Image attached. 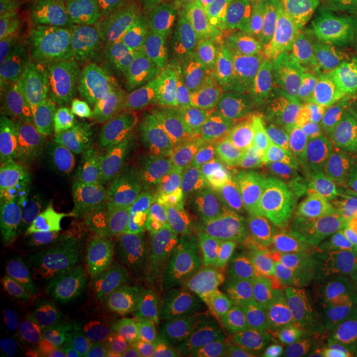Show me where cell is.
<instances>
[{"mask_svg": "<svg viewBox=\"0 0 357 357\" xmlns=\"http://www.w3.org/2000/svg\"><path fill=\"white\" fill-rule=\"evenodd\" d=\"M130 4L149 50L190 51L204 35L193 0H132Z\"/></svg>", "mask_w": 357, "mask_h": 357, "instance_id": "cell-16", "label": "cell"}, {"mask_svg": "<svg viewBox=\"0 0 357 357\" xmlns=\"http://www.w3.org/2000/svg\"><path fill=\"white\" fill-rule=\"evenodd\" d=\"M57 1H64V3H68V1H72V0H57ZM125 1H132V0H125Z\"/></svg>", "mask_w": 357, "mask_h": 357, "instance_id": "cell-44", "label": "cell"}, {"mask_svg": "<svg viewBox=\"0 0 357 357\" xmlns=\"http://www.w3.org/2000/svg\"><path fill=\"white\" fill-rule=\"evenodd\" d=\"M35 265L31 243L8 229L0 234V323L35 319Z\"/></svg>", "mask_w": 357, "mask_h": 357, "instance_id": "cell-21", "label": "cell"}, {"mask_svg": "<svg viewBox=\"0 0 357 357\" xmlns=\"http://www.w3.org/2000/svg\"><path fill=\"white\" fill-rule=\"evenodd\" d=\"M337 0H282L283 10L290 26H301L311 15L331 6Z\"/></svg>", "mask_w": 357, "mask_h": 357, "instance_id": "cell-38", "label": "cell"}, {"mask_svg": "<svg viewBox=\"0 0 357 357\" xmlns=\"http://www.w3.org/2000/svg\"><path fill=\"white\" fill-rule=\"evenodd\" d=\"M193 3L204 35H211L261 6L262 0H193Z\"/></svg>", "mask_w": 357, "mask_h": 357, "instance_id": "cell-34", "label": "cell"}, {"mask_svg": "<svg viewBox=\"0 0 357 357\" xmlns=\"http://www.w3.org/2000/svg\"><path fill=\"white\" fill-rule=\"evenodd\" d=\"M317 167L315 153L289 171L258 184L250 193L245 221L281 220L299 209L312 208Z\"/></svg>", "mask_w": 357, "mask_h": 357, "instance_id": "cell-22", "label": "cell"}, {"mask_svg": "<svg viewBox=\"0 0 357 357\" xmlns=\"http://www.w3.org/2000/svg\"><path fill=\"white\" fill-rule=\"evenodd\" d=\"M3 229L29 241L65 243L64 217L38 176L36 166L15 167L1 172Z\"/></svg>", "mask_w": 357, "mask_h": 357, "instance_id": "cell-11", "label": "cell"}, {"mask_svg": "<svg viewBox=\"0 0 357 357\" xmlns=\"http://www.w3.org/2000/svg\"><path fill=\"white\" fill-rule=\"evenodd\" d=\"M348 10H349V13H352V16L356 19L357 17V0H349V3H348V7H347Z\"/></svg>", "mask_w": 357, "mask_h": 357, "instance_id": "cell-43", "label": "cell"}, {"mask_svg": "<svg viewBox=\"0 0 357 357\" xmlns=\"http://www.w3.org/2000/svg\"><path fill=\"white\" fill-rule=\"evenodd\" d=\"M265 270L250 281L213 298L205 310L202 357H228L250 331L257 310L268 293Z\"/></svg>", "mask_w": 357, "mask_h": 357, "instance_id": "cell-15", "label": "cell"}, {"mask_svg": "<svg viewBox=\"0 0 357 357\" xmlns=\"http://www.w3.org/2000/svg\"><path fill=\"white\" fill-rule=\"evenodd\" d=\"M355 17L345 7L327 6L296 26L298 60L335 76L354 36Z\"/></svg>", "mask_w": 357, "mask_h": 357, "instance_id": "cell-18", "label": "cell"}, {"mask_svg": "<svg viewBox=\"0 0 357 357\" xmlns=\"http://www.w3.org/2000/svg\"><path fill=\"white\" fill-rule=\"evenodd\" d=\"M281 26L275 10L261 4L200 38L190 51L208 88L216 90L240 82Z\"/></svg>", "mask_w": 357, "mask_h": 357, "instance_id": "cell-6", "label": "cell"}, {"mask_svg": "<svg viewBox=\"0 0 357 357\" xmlns=\"http://www.w3.org/2000/svg\"><path fill=\"white\" fill-rule=\"evenodd\" d=\"M187 262L181 249L171 243L153 245L141 258L113 268L107 282L119 286L147 307H166L183 294Z\"/></svg>", "mask_w": 357, "mask_h": 357, "instance_id": "cell-14", "label": "cell"}, {"mask_svg": "<svg viewBox=\"0 0 357 357\" xmlns=\"http://www.w3.org/2000/svg\"><path fill=\"white\" fill-rule=\"evenodd\" d=\"M296 65L295 38L289 29L281 26L248 69L241 82L268 102L284 101Z\"/></svg>", "mask_w": 357, "mask_h": 357, "instance_id": "cell-27", "label": "cell"}, {"mask_svg": "<svg viewBox=\"0 0 357 357\" xmlns=\"http://www.w3.org/2000/svg\"><path fill=\"white\" fill-rule=\"evenodd\" d=\"M142 221L149 229L167 237L183 236L185 230L178 206L156 197H149L143 203Z\"/></svg>", "mask_w": 357, "mask_h": 357, "instance_id": "cell-35", "label": "cell"}, {"mask_svg": "<svg viewBox=\"0 0 357 357\" xmlns=\"http://www.w3.org/2000/svg\"><path fill=\"white\" fill-rule=\"evenodd\" d=\"M281 280L295 308L337 315L348 289L311 233L294 227L278 250Z\"/></svg>", "mask_w": 357, "mask_h": 357, "instance_id": "cell-7", "label": "cell"}, {"mask_svg": "<svg viewBox=\"0 0 357 357\" xmlns=\"http://www.w3.org/2000/svg\"><path fill=\"white\" fill-rule=\"evenodd\" d=\"M53 86L61 116L91 131L146 118L139 57L64 51Z\"/></svg>", "mask_w": 357, "mask_h": 357, "instance_id": "cell-1", "label": "cell"}, {"mask_svg": "<svg viewBox=\"0 0 357 357\" xmlns=\"http://www.w3.org/2000/svg\"><path fill=\"white\" fill-rule=\"evenodd\" d=\"M277 245V234L266 221L250 220L209 245L197 268V289L203 296L220 294L250 281Z\"/></svg>", "mask_w": 357, "mask_h": 357, "instance_id": "cell-9", "label": "cell"}, {"mask_svg": "<svg viewBox=\"0 0 357 357\" xmlns=\"http://www.w3.org/2000/svg\"><path fill=\"white\" fill-rule=\"evenodd\" d=\"M153 248L149 228L132 213H121L110 225L107 238V264L110 270L132 262Z\"/></svg>", "mask_w": 357, "mask_h": 357, "instance_id": "cell-31", "label": "cell"}, {"mask_svg": "<svg viewBox=\"0 0 357 357\" xmlns=\"http://www.w3.org/2000/svg\"><path fill=\"white\" fill-rule=\"evenodd\" d=\"M318 155L312 208L321 213L354 215V126L336 128L323 142Z\"/></svg>", "mask_w": 357, "mask_h": 357, "instance_id": "cell-20", "label": "cell"}, {"mask_svg": "<svg viewBox=\"0 0 357 357\" xmlns=\"http://www.w3.org/2000/svg\"><path fill=\"white\" fill-rule=\"evenodd\" d=\"M324 357H357V335L347 331L344 337Z\"/></svg>", "mask_w": 357, "mask_h": 357, "instance_id": "cell-41", "label": "cell"}, {"mask_svg": "<svg viewBox=\"0 0 357 357\" xmlns=\"http://www.w3.org/2000/svg\"><path fill=\"white\" fill-rule=\"evenodd\" d=\"M41 77L35 64L0 78V126L3 128L38 88Z\"/></svg>", "mask_w": 357, "mask_h": 357, "instance_id": "cell-33", "label": "cell"}, {"mask_svg": "<svg viewBox=\"0 0 357 357\" xmlns=\"http://www.w3.org/2000/svg\"><path fill=\"white\" fill-rule=\"evenodd\" d=\"M228 357H281L275 337L262 330H252Z\"/></svg>", "mask_w": 357, "mask_h": 357, "instance_id": "cell-37", "label": "cell"}, {"mask_svg": "<svg viewBox=\"0 0 357 357\" xmlns=\"http://www.w3.org/2000/svg\"><path fill=\"white\" fill-rule=\"evenodd\" d=\"M234 169L229 158L190 125L171 128L160 143L155 181L168 202L187 213Z\"/></svg>", "mask_w": 357, "mask_h": 357, "instance_id": "cell-3", "label": "cell"}, {"mask_svg": "<svg viewBox=\"0 0 357 357\" xmlns=\"http://www.w3.org/2000/svg\"><path fill=\"white\" fill-rule=\"evenodd\" d=\"M113 208L96 195L66 224L65 245L81 268L98 271L107 262V238Z\"/></svg>", "mask_w": 357, "mask_h": 357, "instance_id": "cell-26", "label": "cell"}, {"mask_svg": "<svg viewBox=\"0 0 357 357\" xmlns=\"http://www.w3.org/2000/svg\"><path fill=\"white\" fill-rule=\"evenodd\" d=\"M321 144L323 141L294 114L286 100L275 102L249 153L252 176L257 184H262L312 156Z\"/></svg>", "mask_w": 357, "mask_h": 357, "instance_id": "cell-12", "label": "cell"}, {"mask_svg": "<svg viewBox=\"0 0 357 357\" xmlns=\"http://www.w3.org/2000/svg\"><path fill=\"white\" fill-rule=\"evenodd\" d=\"M35 166L65 224L97 195L98 165L89 128L61 118Z\"/></svg>", "mask_w": 357, "mask_h": 357, "instance_id": "cell-4", "label": "cell"}, {"mask_svg": "<svg viewBox=\"0 0 357 357\" xmlns=\"http://www.w3.org/2000/svg\"><path fill=\"white\" fill-rule=\"evenodd\" d=\"M345 333L339 314L294 308L280 312L274 337L281 357H324Z\"/></svg>", "mask_w": 357, "mask_h": 357, "instance_id": "cell-23", "label": "cell"}, {"mask_svg": "<svg viewBox=\"0 0 357 357\" xmlns=\"http://www.w3.org/2000/svg\"><path fill=\"white\" fill-rule=\"evenodd\" d=\"M354 143H355V155H354V180H352V202L355 213L357 215V125L354 126Z\"/></svg>", "mask_w": 357, "mask_h": 357, "instance_id": "cell-42", "label": "cell"}, {"mask_svg": "<svg viewBox=\"0 0 357 357\" xmlns=\"http://www.w3.org/2000/svg\"><path fill=\"white\" fill-rule=\"evenodd\" d=\"M332 77L298 60L286 93V102L294 114L323 142L331 138L336 131L337 105L332 88Z\"/></svg>", "mask_w": 357, "mask_h": 357, "instance_id": "cell-24", "label": "cell"}, {"mask_svg": "<svg viewBox=\"0 0 357 357\" xmlns=\"http://www.w3.org/2000/svg\"><path fill=\"white\" fill-rule=\"evenodd\" d=\"M0 357H63L50 330L31 320L17 319L1 327Z\"/></svg>", "mask_w": 357, "mask_h": 357, "instance_id": "cell-30", "label": "cell"}, {"mask_svg": "<svg viewBox=\"0 0 357 357\" xmlns=\"http://www.w3.org/2000/svg\"><path fill=\"white\" fill-rule=\"evenodd\" d=\"M205 310L181 294L165 307L153 357H202Z\"/></svg>", "mask_w": 357, "mask_h": 357, "instance_id": "cell-28", "label": "cell"}, {"mask_svg": "<svg viewBox=\"0 0 357 357\" xmlns=\"http://www.w3.org/2000/svg\"><path fill=\"white\" fill-rule=\"evenodd\" d=\"M352 217H354V221H355V224H356L357 228V215H352Z\"/></svg>", "mask_w": 357, "mask_h": 357, "instance_id": "cell-45", "label": "cell"}, {"mask_svg": "<svg viewBox=\"0 0 357 357\" xmlns=\"http://www.w3.org/2000/svg\"><path fill=\"white\" fill-rule=\"evenodd\" d=\"M274 103L257 96L241 81L211 90L206 109L221 135L237 149L250 153L268 123Z\"/></svg>", "mask_w": 357, "mask_h": 357, "instance_id": "cell-19", "label": "cell"}, {"mask_svg": "<svg viewBox=\"0 0 357 357\" xmlns=\"http://www.w3.org/2000/svg\"><path fill=\"white\" fill-rule=\"evenodd\" d=\"M343 278L348 293L357 290V228L352 215L323 213L303 224Z\"/></svg>", "mask_w": 357, "mask_h": 357, "instance_id": "cell-29", "label": "cell"}, {"mask_svg": "<svg viewBox=\"0 0 357 357\" xmlns=\"http://www.w3.org/2000/svg\"><path fill=\"white\" fill-rule=\"evenodd\" d=\"M139 59L146 118L155 128H178L199 116L208 85L191 51L147 50Z\"/></svg>", "mask_w": 357, "mask_h": 357, "instance_id": "cell-5", "label": "cell"}, {"mask_svg": "<svg viewBox=\"0 0 357 357\" xmlns=\"http://www.w3.org/2000/svg\"><path fill=\"white\" fill-rule=\"evenodd\" d=\"M40 8L41 3L38 0H0V31L35 23Z\"/></svg>", "mask_w": 357, "mask_h": 357, "instance_id": "cell-36", "label": "cell"}, {"mask_svg": "<svg viewBox=\"0 0 357 357\" xmlns=\"http://www.w3.org/2000/svg\"><path fill=\"white\" fill-rule=\"evenodd\" d=\"M35 23L10 26L0 31V78L35 64L38 59Z\"/></svg>", "mask_w": 357, "mask_h": 357, "instance_id": "cell-32", "label": "cell"}, {"mask_svg": "<svg viewBox=\"0 0 357 357\" xmlns=\"http://www.w3.org/2000/svg\"><path fill=\"white\" fill-rule=\"evenodd\" d=\"M343 94L348 110L355 115L357 119V36L345 72Z\"/></svg>", "mask_w": 357, "mask_h": 357, "instance_id": "cell-39", "label": "cell"}, {"mask_svg": "<svg viewBox=\"0 0 357 357\" xmlns=\"http://www.w3.org/2000/svg\"><path fill=\"white\" fill-rule=\"evenodd\" d=\"M54 86L43 79L0 132L1 172L38 162L52 130L60 121Z\"/></svg>", "mask_w": 357, "mask_h": 357, "instance_id": "cell-13", "label": "cell"}, {"mask_svg": "<svg viewBox=\"0 0 357 357\" xmlns=\"http://www.w3.org/2000/svg\"><path fill=\"white\" fill-rule=\"evenodd\" d=\"M97 195L115 211L128 212L146 202L155 180L160 149L158 128L147 118L93 130Z\"/></svg>", "mask_w": 357, "mask_h": 357, "instance_id": "cell-2", "label": "cell"}, {"mask_svg": "<svg viewBox=\"0 0 357 357\" xmlns=\"http://www.w3.org/2000/svg\"><path fill=\"white\" fill-rule=\"evenodd\" d=\"M253 187L236 168L215 191L192 205L187 212L184 237L199 246L218 238L245 221V209Z\"/></svg>", "mask_w": 357, "mask_h": 357, "instance_id": "cell-17", "label": "cell"}, {"mask_svg": "<svg viewBox=\"0 0 357 357\" xmlns=\"http://www.w3.org/2000/svg\"><path fill=\"white\" fill-rule=\"evenodd\" d=\"M29 243L36 278L35 320L50 331H59L86 306L90 273L77 264L65 243Z\"/></svg>", "mask_w": 357, "mask_h": 357, "instance_id": "cell-10", "label": "cell"}, {"mask_svg": "<svg viewBox=\"0 0 357 357\" xmlns=\"http://www.w3.org/2000/svg\"><path fill=\"white\" fill-rule=\"evenodd\" d=\"M94 305L103 331L115 343L138 348L149 337V307L134 294L107 282L96 290Z\"/></svg>", "mask_w": 357, "mask_h": 357, "instance_id": "cell-25", "label": "cell"}, {"mask_svg": "<svg viewBox=\"0 0 357 357\" xmlns=\"http://www.w3.org/2000/svg\"><path fill=\"white\" fill-rule=\"evenodd\" d=\"M339 317L343 320L345 330L357 335V290L348 293Z\"/></svg>", "mask_w": 357, "mask_h": 357, "instance_id": "cell-40", "label": "cell"}, {"mask_svg": "<svg viewBox=\"0 0 357 357\" xmlns=\"http://www.w3.org/2000/svg\"><path fill=\"white\" fill-rule=\"evenodd\" d=\"M64 51L107 52L139 57L147 51L125 0H72L59 19Z\"/></svg>", "mask_w": 357, "mask_h": 357, "instance_id": "cell-8", "label": "cell"}]
</instances>
